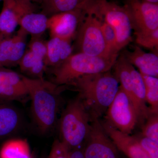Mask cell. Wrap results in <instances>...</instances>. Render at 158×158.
<instances>
[{
  "mask_svg": "<svg viewBox=\"0 0 158 158\" xmlns=\"http://www.w3.org/2000/svg\"><path fill=\"white\" fill-rule=\"evenodd\" d=\"M22 76L31 100V110L34 121L40 132L46 134L57 123L62 86L44 79L31 78Z\"/></svg>",
  "mask_w": 158,
  "mask_h": 158,
  "instance_id": "6da1fadb",
  "label": "cell"
},
{
  "mask_svg": "<svg viewBox=\"0 0 158 158\" xmlns=\"http://www.w3.org/2000/svg\"><path fill=\"white\" fill-rule=\"evenodd\" d=\"M116 76L110 71L83 76L70 85L75 87L92 117L99 118L106 112L119 86Z\"/></svg>",
  "mask_w": 158,
  "mask_h": 158,
  "instance_id": "7a4b0ae2",
  "label": "cell"
},
{
  "mask_svg": "<svg viewBox=\"0 0 158 158\" xmlns=\"http://www.w3.org/2000/svg\"><path fill=\"white\" fill-rule=\"evenodd\" d=\"M92 116L79 96L69 102L59 121L60 139L70 150L83 147L90 133Z\"/></svg>",
  "mask_w": 158,
  "mask_h": 158,
  "instance_id": "3957f363",
  "label": "cell"
},
{
  "mask_svg": "<svg viewBox=\"0 0 158 158\" xmlns=\"http://www.w3.org/2000/svg\"><path fill=\"white\" fill-rule=\"evenodd\" d=\"M117 58L92 56L80 52L72 54L61 64L52 69L53 83L59 86L70 85L83 76L109 71Z\"/></svg>",
  "mask_w": 158,
  "mask_h": 158,
  "instance_id": "277c9868",
  "label": "cell"
},
{
  "mask_svg": "<svg viewBox=\"0 0 158 158\" xmlns=\"http://www.w3.org/2000/svg\"><path fill=\"white\" fill-rule=\"evenodd\" d=\"M87 9L112 27L116 34L118 52L131 41L132 26L129 14L124 6L107 0H94Z\"/></svg>",
  "mask_w": 158,
  "mask_h": 158,
  "instance_id": "5b68a950",
  "label": "cell"
},
{
  "mask_svg": "<svg viewBox=\"0 0 158 158\" xmlns=\"http://www.w3.org/2000/svg\"><path fill=\"white\" fill-rule=\"evenodd\" d=\"M77 32L75 47L78 52L92 56L118 57L111 53L105 44L101 20L89 9Z\"/></svg>",
  "mask_w": 158,
  "mask_h": 158,
  "instance_id": "8992f818",
  "label": "cell"
},
{
  "mask_svg": "<svg viewBox=\"0 0 158 158\" xmlns=\"http://www.w3.org/2000/svg\"><path fill=\"white\" fill-rule=\"evenodd\" d=\"M105 114V121L119 131L127 135H131L138 124L137 112L120 86Z\"/></svg>",
  "mask_w": 158,
  "mask_h": 158,
  "instance_id": "52a82bcc",
  "label": "cell"
},
{
  "mask_svg": "<svg viewBox=\"0 0 158 158\" xmlns=\"http://www.w3.org/2000/svg\"><path fill=\"white\" fill-rule=\"evenodd\" d=\"M83 150L85 158H123L121 153L105 131L99 118L92 116L90 133Z\"/></svg>",
  "mask_w": 158,
  "mask_h": 158,
  "instance_id": "ba28073f",
  "label": "cell"
},
{
  "mask_svg": "<svg viewBox=\"0 0 158 158\" xmlns=\"http://www.w3.org/2000/svg\"><path fill=\"white\" fill-rule=\"evenodd\" d=\"M124 6L129 14L135 34L158 28V4L141 0H125Z\"/></svg>",
  "mask_w": 158,
  "mask_h": 158,
  "instance_id": "9c48e42d",
  "label": "cell"
},
{
  "mask_svg": "<svg viewBox=\"0 0 158 158\" xmlns=\"http://www.w3.org/2000/svg\"><path fill=\"white\" fill-rule=\"evenodd\" d=\"M85 10L77 9L60 12L48 17V28L51 37L71 40L86 16Z\"/></svg>",
  "mask_w": 158,
  "mask_h": 158,
  "instance_id": "30bf717a",
  "label": "cell"
},
{
  "mask_svg": "<svg viewBox=\"0 0 158 158\" xmlns=\"http://www.w3.org/2000/svg\"><path fill=\"white\" fill-rule=\"evenodd\" d=\"M0 13V34L10 36L17 27L22 17L27 13L35 11V6L30 0H3Z\"/></svg>",
  "mask_w": 158,
  "mask_h": 158,
  "instance_id": "8fae6325",
  "label": "cell"
},
{
  "mask_svg": "<svg viewBox=\"0 0 158 158\" xmlns=\"http://www.w3.org/2000/svg\"><path fill=\"white\" fill-rule=\"evenodd\" d=\"M28 34L20 28L12 37H6L0 43V66L13 67L19 65L26 52Z\"/></svg>",
  "mask_w": 158,
  "mask_h": 158,
  "instance_id": "7c38bea8",
  "label": "cell"
},
{
  "mask_svg": "<svg viewBox=\"0 0 158 158\" xmlns=\"http://www.w3.org/2000/svg\"><path fill=\"white\" fill-rule=\"evenodd\" d=\"M29 96L22 76L5 68L0 69V101L21 100Z\"/></svg>",
  "mask_w": 158,
  "mask_h": 158,
  "instance_id": "4fadbf2b",
  "label": "cell"
},
{
  "mask_svg": "<svg viewBox=\"0 0 158 158\" xmlns=\"http://www.w3.org/2000/svg\"><path fill=\"white\" fill-rule=\"evenodd\" d=\"M101 123L118 150L128 158H151L132 135L119 131L105 120Z\"/></svg>",
  "mask_w": 158,
  "mask_h": 158,
  "instance_id": "5bb4252c",
  "label": "cell"
},
{
  "mask_svg": "<svg viewBox=\"0 0 158 158\" xmlns=\"http://www.w3.org/2000/svg\"><path fill=\"white\" fill-rule=\"evenodd\" d=\"M122 54L130 64L138 68L140 73L158 77L157 55L145 52L138 46H135L132 52L126 50Z\"/></svg>",
  "mask_w": 158,
  "mask_h": 158,
  "instance_id": "9a60e30c",
  "label": "cell"
},
{
  "mask_svg": "<svg viewBox=\"0 0 158 158\" xmlns=\"http://www.w3.org/2000/svg\"><path fill=\"white\" fill-rule=\"evenodd\" d=\"M130 72L131 77L132 90L135 101V110L138 116V124L142 125L150 115L149 107L146 105L145 88L141 73L130 64Z\"/></svg>",
  "mask_w": 158,
  "mask_h": 158,
  "instance_id": "2e32d148",
  "label": "cell"
},
{
  "mask_svg": "<svg viewBox=\"0 0 158 158\" xmlns=\"http://www.w3.org/2000/svg\"><path fill=\"white\" fill-rule=\"evenodd\" d=\"M19 110L8 102L0 101V139L15 134L22 124Z\"/></svg>",
  "mask_w": 158,
  "mask_h": 158,
  "instance_id": "e0dca14e",
  "label": "cell"
},
{
  "mask_svg": "<svg viewBox=\"0 0 158 158\" xmlns=\"http://www.w3.org/2000/svg\"><path fill=\"white\" fill-rule=\"evenodd\" d=\"M47 54L46 67L55 68L61 64L73 54V48L70 40L51 37L47 42Z\"/></svg>",
  "mask_w": 158,
  "mask_h": 158,
  "instance_id": "ac0fdd59",
  "label": "cell"
},
{
  "mask_svg": "<svg viewBox=\"0 0 158 158\" xmlns=\"http://www.w3.org/2000/svg\"><path fill=\"white\" fill-rule=\"evenodd\" d=\"M94 0H43L41 13L49 17L53 15L77 9L85 10Z\"/></svg>",
  "mask_w": 158,
  "mask_h": 158,
  "instance_id": "d6986e66",
  "label": "cell"
},
{
  "mask_svg": "<svg viewBox=\"0 0 158 158\" xmlns=\"http://www.w3.org/2000/svg\"><path fill=\"white\" fill-rule=\"evenodd\" d=\"M48 17L41 12L31 11L24 15L19 25L31 36H41L48 28Z\"/></svg>",
  "mask_w": 158,
  "mask_h": 158,
  "instance_id": "ffe728a7",
  "label": "cell"
},
{
  "mask_svg": "<svg viewBox=\"0 0 158 158\" xmlns=\"http://www.w3.org/2000/svg\"><path fill=\"white\" fill-rule=\"evenodd\" d=\"M19 65L22 72L27 75L28 77L44 79V74L46 69L45 62L30 50L26 51Z\"/></svg>",
  "mask_w": 158,
  "mask_h": 158,
  "instance_id": "44dd1931",
  "label": "cell"
},
{
  "mask_svg": "<svg viewBox=\"0 0 158 158\" xmlns=\"http://www.w3.org/2000/svg\"><path fill=\"white\" fill-rule=\"evenodd\" d=\"M129 65V62L122 54L117 58L113 67L114 69V74L120 83V87L130 98L135 110V101L133 94Z\"/></svg>",
  "mask_w": 158,
  "mask_h": 158,
  "instance_id": "7402d4cb",
  "label": "cell"
},
{
  "mask_svg": "<svg viewBox=\"0 0 158 158\" xmlns=\"http://www.w3.org/2000/svg\"><path fill=\"white\" fill-rule=\"evenodd\" d=\"M28 143L26 140L14 139L6 141L0 150V158H31Z\"/></svg>",
  "mask_w": 158,
  "mask_h": 158,
  "instance_id": "603a6c76",
  "label": "cell"
},
{
  "mask_svg": "<svg viewBox=\"0 0 158 158\" xmlns=\"http://www.w3.org/2000/svg\"><path fill=\"white\" fill-rule=\"evenodd\" d=\"M141 74L145 86L146 102L150 105L151 113L158 114V77Z\"/></svg>",
  "mask_w": 158,
  "mask_h": 158,
  "instance_id": "cb8c5ba5",
  "label": "cell"
},
{
  "mask_svg": "<svg viewBox=\"0 0 158 158\" xmlns=\"http://www.w3.org/2000/svg\"><path fill=\"white\" fill-rule=\"evenodd\" d=\"M141 135L158 143V114L151 113L141 125Z\"/></svg>",
  "mask_w": 158,
  "mask_h": 158,
  "instance_id": "d4e9b609",
  "label": "cell"
},
{
  "mask_svg": "<svg viewBox=\"0 0 158 158\" xmlns=\"http://www.w3.org/2000/svg\"><path fill=\"white\" fill-rule=\"evenodd\" d=\"M136 42L145 48H158V28L144 33H136Z\"/></svg>",
  "mask_w": 158,
  "mask_h": 158,
  "instance_id": "484cf974",
  "label": "cell"
},
{
  "mask_svg": "<svg viewBox=\"0 0 158 158\" xmlns=\"http://www.w3.org/2000/svg\"><path fill=\"white\" fill-rule=\"evenodd\" d=\"M101 20V28L105 44L111 53L118 55L117 41L115 31L112 27L103 21Z\"/></svg>",
  "mask_w": 158,
  "mask_h": 158,
  "instance_id": "4316f807",
  "label": "cell"
},
{
  "mask_svg": "<svg viewBox=\"0 0 158 158\" xmlns=\"http://www.w3.org/2000/svg\"><path fill=\"white\" fill-rule=\"evenodd\" d=\"M151 158H158V143L141 133L132 135Z\"/></svg>",
  "mask_w": 158,
  "mask_h": 158,
  "instance_id": "83f0119b",
  "label": "cell"
},
{
  "mask_svg": "<svg viewBox=\"0 0 158 158\" xmlns=\"http://www.w3.org/2000/svg\"><path fill=\"white\" fill-rule=\"evenodd\" d=\"M47 42L41 38V36H32L29 44V50L43 59L44 62L47 54Z\"/></svg>",
  "mask_w": 158,
  "mask_h": 158,
  "instance_id": "f1b7e54d",
  "label": "cell"
},
{
  "mask_svg": "<svg viewBox=\"0 0 158 158\" xmlns=\"http://www.w3.org/2000/svg\"><path fill=\"white\" fill-rule=\"evenodd\" d=\"M70 150L59 139L55 140L47 158H69Z\"/></svg>",
  "mask_w": 158,
  "mask_h": 158,
  "instance_id": "f546056e",
  "label": "cell"
},
{
  "mask_svg": "<svg viewBox=\"0 0 158 158\" xmlns=\"http://www.w3.org/2000/svg\"><path fill=\"white\" fill-rule=\"evenodd\" d=\"M69 158H85L83 147L70 150Z\"/></svg>",
  "mask_w": 158,
  "mask_h": 158,
  "instance_id": "4dcf8cb0",
  "label": "cell"
},
{
  "mask_svg": "<svg viewBox=\"0 0 158 158\" xmlns=\"http://www.w3.org/2000/svg\"><path fill=\"white\" fill-rule=\"evenodd\" d=\"M144 2H147L152 4H158V0H141Z\"/></svg>",
  "mask_w": 158,
  "mask_h": 158,
  "instance_id": "1f68e13d",
  "label": "cell"
},
{
  "mask_svg": "<svg viewBox=\"0 0 158 158\" xmlns=\"http://www.w3.org/2000/svg\"><path fill=\"white\" fill-rule=\"evenodd\" d=\"M30 1H31L32 2L38 3L40 4V3L42 2L43 0H30Z\"/></svg>",
  "mask_w": 158,
  "mask_h": 158,
  "instance_id": "d6a6232c",
  "label": "cell"
},
{
  "mask_svg": "<svg viewBox=\"0 0 158 158\" xmlns=\"http://www.w3.org/2000/svg\"><path fill=\"white\" fill-rule=\"evenodd\" d=\"M5 37H5L4 35H2V34H0V43H1V41H2V40Z\"/></svg>",
  "mask_w": 158,
  "mask_h": 158,
  "instance_id": "836d02e7",
  "label": "cell"
},
{
  "mask_svg": "<svg viewBox=\"0 0 158 158\" xmlns=\"http://www.w3.org/2000/svg\"><path fill=\"white\" fill-rule=\"evenodd\" d=\"M31 158H34V155H32V157H31Z\"/></svg>",
  "mask_w": 158,
  "mask_h": 158,
  "instance_id": "e575fe53",
  "label": "cell"
},
{
  "mask_svg": "<svg viewBox=\"0 0 158 158\" xmlns=\"http://www.w3.org/2000/svg\"><path fill=\"white\" fill-rule=\"evenodd\" d=\"M2 68H3V67H1V66H0V69H2Z\"/></svg>",
  "mask_w": 158,
  "mask_h": 158,
  "instance_id": "d590c367",
  "label": "cell"
},
{
  "mask_svg": "<svg viewBox=\"0 0 158 158\" xmlns=\"http://www.w3.org/2000/svg\"><path fill=\"white\" fill-rule=\"evenodd\" d=\"M2 1V0H0V1Z\"/></svg>",
  "mask_w": 158,
  "mask_h": 158,
  "instance_id": "8d00e7d4",
  "label": "cell"
},
{
  "mask_svg": "<svg viewBox=\"0 0 158 158\" xmlns=\"http://www.w3.org/2000/svg\"></svg>",
  "mask_w": 158,
  "mask_h": 158,
  "instance_id": "74e56055",
  "label": "cell"
}]
</instances>
